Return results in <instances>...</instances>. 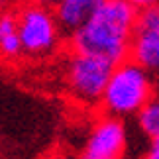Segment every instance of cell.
Masks as SVG:
<instances>
[{"label":"cell","instance_id":"5b68a950","mask_svg":"<svg viewBox=\"0 0 159 159\" xmlns=\"http://www.w3.org/2000/svg\"><path fill=\"white\" fill-rule=\"evenodd\" d=\"M128 57L151 75H159V2L138 10Z\"/></svg>","mask_w":159,"mask_h":159},{"label":"cell","instance_id":"30bf717a","mask_svg":"<svg viewBox=\"0 0 159 159\" xmlns=\"http://www.w3.org/2000/svg\"><path fill=\"white\" fill-rule=\"evenodd\" d=\"M143 159H159V138L157 139H151L148 151H145V157Z\"/></svg>","mask_w":159,"mask_h":159},{"label":"cell","instance_id":"7a4b0ae2","mask_svg":"<svg viewBox=\"0 0 159 159\" xmlns=\"http://www.w3.org/2000/svg\"><path fill=\"white\" fill-rule=\"evenodd\" d=\"M155 94V81L149 71L132 59L114 65L100 98L104 114L116 118L136 116L143 104Z\"/></svg>","mask_w":159,"mask_h":159},{"label":"cell","instance_id":"9c48e42d","mask_svg":"<svg viewBox=\"0 0 159 159\" xmlns=\"http://www.w3.org/2000/svg\"><path fill=\"white\" fill-rule=\"evenodd\" d=\"M136 116L142 132L149 139H157L159 138V96L153 94Z\"/></svg>","mask_w":159,"mask_h":159},{"label":"cell","instance_id":"52a82bcc","mask_svg":"<svg viewBox=\"0 0 159 159\" xmlns=\"http://www.w3.org/2000/svg\"><path fill=\"white\" fill-rule=\"evenodd\" d=\"M104 0H57L53 4V14L63 32L73 34L98 10Z\"/></svg>","mask_w":159,"mask_h":159},{"label":"cell","instance_id":"6da1fadb","mask_svg":"<svg viewBox=\"0 0 159 159\" xmlns=\"http://www.w3.org/2000/svg\"><path fill=\"white\" fill-rule=\"evenodd\" d=\"M138 10L126 0H104L71 35V49L120 63L128 59Z\"/></svg>","mask_w":159,"mask_h":159},{"label":"cell","instance_id":"ba28073f","mask_svg":"<svg viewBox=\"0 0 159 159\" xmlns=\"http://www.w3.org/2000/svg\"><path fill=\"white\" fill-rule=\"evenodd\" d=\"M22 55V45L18 38L16 12L0 10V57L14 61Z\"/></svg>","mask_w":159,"mask_h":159},{"label":"cell","instance_id":"277c9868","mask_svg":"<svg viewBox=\"0 0 159 159\" xmlns=\"http://www.w3.org/2000/svg\"><path fill=\"white\" fill-rule=\"evenodd\" d=\"M114 63L90 53L71 51L65 65V89L81 106H100V98Z\"/></svg>","mask_w":159,"mask_h":159},{"label":"cell","instance_id":"3957f363","mask_svg":"<svg viewBox=\"0 0 159 159\" xmlns=\"http://www.w3.org/2000/svg\"><path fill=\"white\" fill-rule=\"evenodd\" d=\"M22 55L30 59H49L61 49L63 30L53 10L39 4H26L16 12Z\"/></svg>","mask_w":159,"mask_h":159},{"label":"cell","instance_id":"4fadbf2b","mask_svg":"<svg viewBox=\"0 0 159 159\" xmlns=\"http://www.w3.org/2000/svg\"><path fill=\"white\" fill-rule=\"evenodd\" d=\"M45 159H73V157L67 155V153H51L49 157H45Z\"/></svg>","mask_w":159,"mask_h":159},{"label":"cell","instance_id":"8fae6325","mask_svg":"<svg viewBox=\"0 0 159 159\" xmlns=\"http://www.w3.org/2000/svg\"><path fill=\"white\" fill-rule=\"evenodd\" d=\"M126 2H130L136 10H142V8H148L151 4H157L159 0H126Z\"/></svg>","mask_w":159,"mask_h":159},{"label":"cell","instance_id":"8992f818","mask_svg":"<svg viewBox=\"0 0 159 159\" xmlns=\"http://www.w3.org/2000/svg\"><path fill=\"white\" fill-rule=\"evenodd\" d=\"M128 134L122 118L104 114L90 128L79 159H124Z\"/></svg>","mask_w":159,"mask_h":159},{"label":"cell","instance_id":"7c38bea8","mask_svg":"<svg viewBox=\"0 0 159 159\" xmlns=\"http://www.w3.org/2000/svg\"><path fill=\"white\" fill-rule=\"evenodd\" d=\"M28 2L30 4H39V6H47V8H51L57 0H28Z\"/></svg>","mask_w":159,"mask_h":159}]
</instances>
